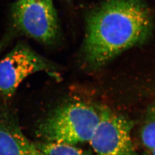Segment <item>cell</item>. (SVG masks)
Masks as SVG:
<instances>
[{"label":"cell","mask_w":155,"mask_h":155,"mask_svg":"<svg viewBox=\"0 0 155 155\" xmlns=\"http://www.w3.org/2000/svg\"><path fill=\"white\" fill-rule=\"evenodd\" d=\"M153 18L142 0H106L85 18L83 62L98 68L151 37Z\"/></svg>","instance_id":"6da1fadb"},{"label":"cell","mask_w":155,"mask_h":155,"mask_svg":"<svg viewBox=\"0 0 155 155\" xmlns=\"http://www.w3.org/2000/svg\"><path fill=\"white\" fill-rule=\"evenodd\" d=\"M20 36L47 46L61 42V27L53 0H16L12 4L9 26L0 41V52Z\"/></svg>","instance_id":"7a4b0ae2"},{"label":"cell","mask_w":155,"mask_h":155,"mask_svg":"<svg viewBox=\"0 0 155 155\" xmlns=\"http://www.w3.org/2000/svg\"><path fill=\"white\" fill-rule=\"evenodd\" d=\"M100 111L82 102L58 106L41 120L36 134L43 142L76 145L89 142L100 121Z\"/></svg>","instance_id":"3957f363"},{"label":"cell","mask_w":155,"mask_h":155,"mask_svg":"<svg viewBox=\"0 0 155 155\" xmlns=\"http://www.w3.org/2000/svg\"><path fill=\"white\" fill-rule=\"evenodd\" d=\"M60 68L24 42H18L0 60V94L8 100L22 81L36 72H45L56 79Z\"/></svg>","instance_id":"277c9868"},{"label":"cell","mask_w":155,"mask_h":155,"mask_svg":"<svg viewBox=\"0 0 155 155\" xmlns=\"http://www.w3.org/2000/svg\"><path fill=\"white\" fill-rule=\"evenodd\" d=\"M100 116L89 141L95 155H138L131 137L132 122L107 108H102Z\"/></svg>","instance_id":"5b68a950"},{"label":"cell","mask_w":155,"mask_h":155,"mask_svg":"<svg viewBox=\"0 0 155 155\" xmlns=\"http://www.w3.org/2000/svg\"><path fill=\"white\" fill-rule=\"evenodd\" d=\"M0 155H44L22 133L16 120L9 114L0 117Z\"/></svg>","instance_id":"8992f818"},{"label":"cell","mask_w":155,"mask_h":155,"mask_svg":"<svg viewBox=\"0 0 155 155\" xmlns=\"http://www.w3.org/2000/svg\"><path fill=\"white\" fill-rule=\"evenodd\" d=\"M35 144L44 155H94L89 151L79 148L74 145L43 141Z\"/></svg>","instance_id":"52a82bcc"},{"label":"cell","mask_w":155,"mask_h":155,"mask_svg":"<svg viewBox=\"0 0 155 155\" xmlns=\"http://www.w3.org/2000/svg\"><path fill=\"white\" fill-rule=\"evenodd\" d=\"M140 134L143 147L150 152L155 148V102L147 111Z\"/></svg>","instance_id":"ba28073f"},{"label":"cell","mask_w":155,"mask_h":155,"mask_svg":"<svg viewBox=\"0 0 155 155\" xmlns=\"http://www.w3.org/2000/svg\"><path fill=\"white\" fill-rule=\"evenodd\" d=\"M150 153H152V155H155V148L152 150V151L150 152Z\"/></svg>","instance_id":"9c48e42d"},{"label":"cell","mask_w":155,"mask_h":155,"mask_svg":"<svg viewBox=\"0 0 155 155\" xmlns=\"http://www.w3.org/2000/svg\"><path fill=\"white\" fill-rule=\"evenodd\" d=\"M63 1H64V2H70V1H71V0H62Z\"/></svg>","instance_id":"30bf717a"}]
</instances>
